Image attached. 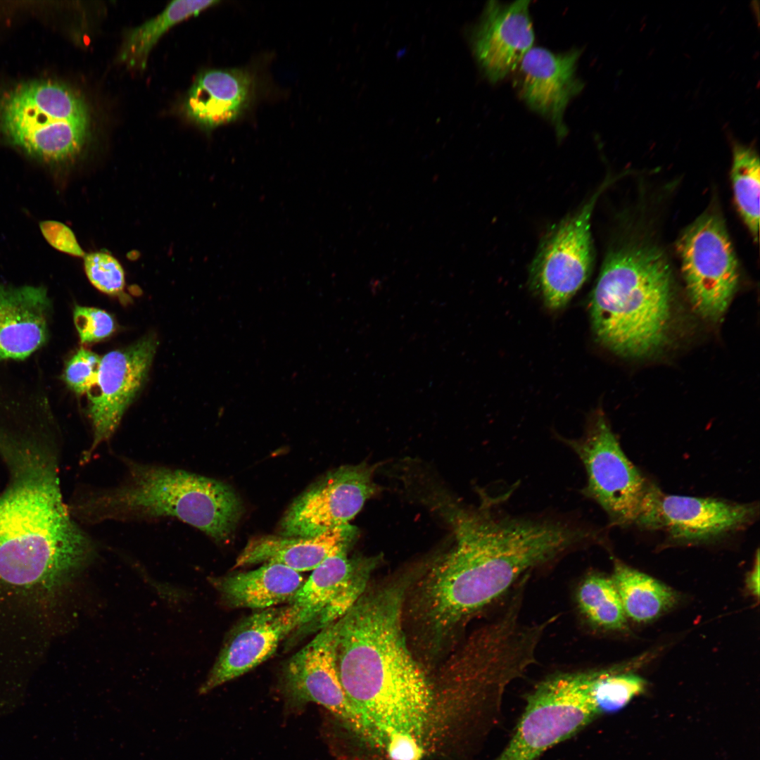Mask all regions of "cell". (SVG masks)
<instances>
[{"label":"cell","instance_id":"obj_30","mask_svg":"<svg viewBox=\"0 0 760 760\" xmlns=\"http://www.w3.org/2000/svg\"><path fill=\"white\" fill-rule=\"evenodd\" d=\"M73 320L83 343L103 340L110 336L115 328L113 317L106 311L96 308L75 305Z\"/></svg>","mask_w":760,"mask_h":760},{"label":"cell","instance_id":"obj_4","mask_svg":"<svg viewBox=\"0 0 760 760\" xmlns=\"http://www.w3.org/2000/svg\"><path fill=\"white\" fill-rule=\"evenodd\" d=\"M118 485L87 490L69 507L85 524L177 519L217 542L234 534L243 510L229 485L184 470L124 459Z\"/></svg>","mask_w":760,"mask_h":760},{"label":"cell","instance_id":"obj_16","mask_svg":"<svg viewBox=\"0 0 760 760\" xmlns=\"http://www.w3.org/2000/svg\"><path fill=\"white\" fill-rule=\"evenodd\" d=\"M299 627L298 613L290 604L260 610L232 631L208 676L199 689L205 694L253 669Z\"/></svg>","mask_w":760,"mask_h":760},{"label":"cell","instance_id":"obj_5","mask_svg":"<svg viewBox=\"0 0 760 760\" xmlns=\"http://www.w3.org/2000/svg\"><path fill=\"white\" fill-rule=\"evenodd\" d=\"M671 304V271L657 248H614L604 258L591 293L592 328L597 339L614 353L645 357L667 340Z\"/></svg>","mask_w":760,"mask_h":760},{"label":"cell","instance_id":"obj_32","mask_svg":"<svg viewBox=\"0 0 760 760\" xmlns=\"http://www.w3.org/2000/svg\"><path fill=\"white\" fill-rule=\"evenodd\" d=\"M747 586L750 592L756 597L759 595V553L757 550L755 564L753 569L749 572L747 579Z\"/></svg>","mask_w":760,"mask_h":760},{"label":"cell","instance_id":"obj_27","mask_svg":"<svg viewBox=\"0 0 760 760\" xmlns=\"http://www.w3.org/2000/svg\"><path fill=\"white\" fill-rule=\"evenodd\" d=\"M587 691L596 716L626 706L645 688L641 677L617 670L586 671Z\"/></svg>","mask_w":760,"mask_h":760},{"label":"cell","instance_id":"obj_20","mask_svg":"<svg viewBox=\"0 0 760 760\" xmlns=\"http://www.w3.org/2000/svg\"><path fill=\"white\" fill-rule=\"evenodd\" d=\"M357 534V529L348 524L314 536L254 538L239 555L233 568L273 563L298 572L312 571L329 556L348 551Z\"/></svg>","mask_w":760,"mask_h":760},{"label":"cell","instance_id":"obj_6","mask_svg":"<svg viewBox=\"0 0 760 760\" xmlns=\"http://www.w3.org/2000/svg\"><path fill=\"white\" fill-rule=\"evenodd\" d=\"M88 137L82 98L50 80L0 85V140L63 175L81 156Z\"/></svg>","mask_w":760,"mask_h":760},{"label":"cell","instance_id":"obj_14","mask_svg":"<svg viewBox=\"0 0 760 760\" xmlns=\"http://www.w3.org/2000/svg\"><path fill=\"white\" fill-rule=\"evenodd\" d=\"M337 621L322 628L288 661L283 687L289 704H319L365 735L362 723L340 681L336 664Z\"/></svg>","mask_w":760,"mask_h":760},{"label":"cell","instance_id":"obj_9","mask_svg":"<svg viewBox=\"0 0 760 760\" xmlns=\"http://www.w3.org/2000/svg\"><path fill=\"white\" fill-rule=\"evenodd\" d=\"M677 249L688 296L694 310L716 322L725 314L737 290V258L720 215L708 211L688 226Z\"/></svg>","mask_w":760,"mask_h":760},{"label":"cell","instance_id":"obj_15","mask_svg":"<svg viewBox=\"0 0 760 760\" xmlns=\"http://www.w3.org/2000/svg\"><path fill=\"white\" fill-rule=\"evenodd\" d=\"M379 559L341 551L323 561L288 602L298 613V628L310 623L320 629L341 618L366 590Z\"/></svg>","mask_w":760,"mask_h":760},{"label":"cell","instance_id":"obj_22","mask_svg":"<svg viewBox=\"0 0 760 760\" xmlns=\"http://www.w3.org/2000/svg\"><path fill=\"white\" fill-rule=\"evenodd\" d=\"M225 602L232 607L265 609L289 602L305 581L300 574L279 564L212 580Z\"/></svg>","mask_w":760,"mask_h":760},{"label":"cell","instance_id":"obj_17","mask_svg":"<svg viewBox=\"0 0 760 760\" xmlns=\"http://www.w3.org/2000/svg\"><path fill=\"white\" fill-rule=\"evenodd\" d=\"M530 1H489L471 32L474 54L487 78L497 82L514 71L533 48Z\"/></svg>","mask_w":760,"mask_h":760},{"label":"cell","instance_id":"obj_18","mask_svg":"<svg viewBox=\"0 0 760 760\" xmlns=\"http://www.w3.org/2000/svg\"><path fill=\"white\" fill-rule=\"evenodd\" d=\"M581 53L578 49L555 53L533 47L519 64L521 96L531 110L550 122L559 139L568 132L565 110L584 87L576 75Z\"/></svg>","mask_w":760,"mask_h":760},{"label":"cell","instance_id":"obj_24","mask_svg":"<svg viewBox=\"0 0 760 760\" xmlns=\"http://www.w3.org/2000/svg\"><path fill=\"white\" fill-rule=\"evenodd\" d=\"M218 3L216 1H172L157 16L132 30L126 36L120 60L130 67L144 68L153 47L170 27Z\"/></svg>","mask_w":760,"mask_h":760},{"label":"cell","instance_id":"obj_21","mask_svg":"<svg viewBox=\"0 0 760 760\" xmlns=\"http://www.w3.org/2000/svg\"><path fill=\"white\" fill-rule=\"evenodd\" d=\"M253 87L252 77L243 70H207L189 90L186 113L204 130L210 131L241 115L251 102Z\"/></svg>","mask_w":760,"mask_h":760},{"label":"cell","instance_id":"obj_2","mask_svg":"<svg viewBox=\"0 0 760 760\" xmlns=\"http://www.w3.org/2000/svg\"><path fill=\"white\" fill-rule=\"evenodd\" d=\"M7 483L0 493V578L18 585L53 583L95 559V541L63 501L60 444L53 426L0 424Z\"/></svg>","mask_w":760,"mask_h":760},{"label":"cell","instance_id":"obj_11","mask_svg":"<svg viewBox=\"0 0 760 760\" xmlns=\"http://www.w3.org/2000/svg\"><path fill=\"white\" fill-rule=\"evenodd\" d=\"M758 515L756 502L667 494L652 483L635 525L661 531L674 543L699 544L742 531Z\"/></svg>","mask_w":760,"mask_h":760},{"label":"cell","instance_id":"obj_3","mask_svg":"<svg viewBox=\"0 0 760 760\" xmlns=\"http://www.w3.org/2000/svg\"><path fill=\"white\" fill-rule=\"evenodd\" d=\"M406 585L365 591L337 620L336 664L343 690L365 736L386 752L424 747L434 693L403 631Z\"/></svg>","mask_w":760,"mask_h":760},{"label":"cell","instance_id":"obj_10","mask_svg":"<svg viewBox=\"0 0 760 760\" xmlns=\"http://www.w3.org/2000/svg\"><path fill=\"white\" fill-rule=\"evenodd\" d=\"M602 186L547 233L529 268L533 291L550 310L567 305L589 277L594 260L590 221Z\"/></svg>","mask_w":760,"mask_h":760},{"label":"cell","instance_id":"obj_23","mask_svg":"<svg viewBox=\"0 0 760 760\" xmlns=\"http://www.w3.org/2000/svg\"><path fill=\"white\" fill-rule=\"evenodd\" d=\"M612 579L626 616L635 621H652L676 602V594L669 587L620 562L614 563Z\"/></svg>","mask_w":760,"mask_h":760},{"label":"cell","instance_id":"obj_12","mask_svg":"<svg viewBox=\"0 0 760 760\" xmlns=\"http://www.w3.org/2000/svg\"><path fill=\"white\" fill-rule=\"evenodd\" d=\"M374 467L363 462L327 474L300 494L279 523L284 537L314 536L348 524L378 487Z\"/></svg>","mask_w":760,"mask_h":760},{"label":"cell","instance_id":"obj_29","mask_svg":"<svg viewBox=\"0 0 760 760\" xmlns=\"http://www.w3.org/2000/svg\"><path fill=\"white\" fill-rule=\"evenodd\" d=\"M101 357L85 348L79 349L67 362L63 380L75 393H87L94 384Z\"/></svg>","mask_w":760,"mask_h":760},{"label":"cell","instance_id":"obj_31","mask_svg":"<svg viewBox=\"0 0 760 760\" xmlns=\"http://www.w3.org/2000/svg\"><path fill=\"white\" fill-rule=\"evenodd\" d=\"M39 228L42 236L52 248L72 256L85 255L73 232L65 224L56 220H44L39 223Z\"/></svg>","mask_w":760,"mask_h":760},{"label":"cell","instance_id":"obj_19","mask_svg":"<svg viewBox=\"0 0 760 760\" xmlns=\"http://www.w3.org/2000/svg\"><path fill=\"white\" fill-rule=\"evenodd\" d=\"M51 306L43 286L0 283V362L25 360L46 343Z\"/></svg>","mask_w":760,"mask_h":760},{"label":"cell","instance_id":"obj_8","mask_svg":"<svg viewBox=\"0 0 760 760\" xmlns=\"http://www.w3.org/2000/svg\"><path fill=\"white\" fill-rule=\"evenodd\" d=\"M596 717L585 671L548 677L527 697L513 736L496 760H536Z\"/></svg>","mask_w":760,"mask_h":760},{"label":"cell","instance_id":"obj_25","mask_svg":"<svg viewBox=\"0 0 760 760\" xmlns=\"http://www.w3.org/2000/svg\"><path fill=\"white\" fill-rule=\"evenodd\" d=\"M576 600L592 625L614 631L625 628L626 616L612 578L597 574L587 576L578 588Z\"/></svg>","mask_w":760,"mask_h":760},{"label":"cell","instance_id":"obj_26","mask_svg":"<svg viewBox=\"0 0 760 760\" xmlns=\"http://www.w3.org/2000/svg\"><path fill=\"white\" fill-rule=\"evenodd\" d=\"M731 179L738 211L753 237L757 239L760 167L759 156L753 148L740 144L734 145Z\"/></svg>","mask_w":760,"mask_h":760},{"label":"cell","instance_id":"obj_7","mask_svg":"<svg viewBox=\"0 0 760 760\" xmlns=\"http://www.w3.org/2000/svg\"><path fill=\"white\" fill-rule=\"evenodd\" d=\"M563 441L585 467L583 495L602 508L613 526L635 525L652 483L626 455L603 413L590 417L579 438Z\"/></svg>","mask_w":760,"mask_h":760},{"label":"cell","instance_id":"obj_13","mask_svg":"<svg viewBox=\"0 0 760 760\" xmlns=\"http://www.w3.org/2000/svg\"><path fill=\"white\" fill-rule=\"evenodd\" d=\"M157 346V338L150 334L101 357L96 379L87 393L92 441L83 455L84 462L118 427L147 378Z\"/></svg>","mask_w":760,"mask_h":760},{"label":"cell","instance_id":"obj_1","mask_svg":"<svg viewBox=\"0 0 760 760\" xmlns=\"http://www.w3.org/2000/svg\"><path fill=\"white\" fill-rule=\"evenodd\" d=\"M483 496L476 507L444 512L455 545L415 585L409 607L421 630L443 642L529 569L589 543L591 529L566 520L514 516Z\"/></svg>","mask_w":760,"mask_h":760},{"label":"cell","instance_id":"obj_28","mask_svg":"<svg viewBox=\"0 0 760 760\" xmlns=\"http://www.w3.org/2000/svg\"><path fill=\"white\" fill-rule=\"evenodd\" d=\"M84 267L89 281L100 291L111 296L122 294L124 270L112 255L104 252L85 254Z\"/></svg>","mask_w":760,"mask_h":760}]
</instances>
